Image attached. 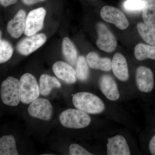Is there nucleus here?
I'll return each instance as SVG.
<instances>
[{
  "mask_svg": "<svg viewBox=\"0 0 155 155\" xmlns=\"http://www.w3.org/2000/svg\"><path fill=\"white\" fill-rule=\"evenodd\" d=\"M72 102L75 108L87 114H98L105 110L104 104L96 95L81 92L73 96Z\"/></svg>",
  "mask_w": 155,
  "mask_h": 155,
  "instance_id": "nucleus-1",
  "label": "nucleus"
},
{
  "mask_svg": "<svg viewBox=\"0 0 155 155\" xmlns=\"http://www.w3.org/2000/svg\"><path fill=\"white\" fill-rule=\"evenodd\" d=\"M59 120L64 127L80 129L87 127L91 122L88 114L78 109H69L60 114Z\"/></svg>",
  "mask_w": 155,
  "mask_h": 155,
  "instance_id": "nucleus-2",
  "label": "nucleus"
},
{
  "mask_svg": "<svg viewBox=\"0 0 155 155\" xmlns=\"http://www.w3.org/2000/svg\"><path fill=\"white\" fill-rule=\"evenodd\" d=\"M1 95L5 104L15 107L19 104L20 100V84L17 78L8 77L1 84Z\"/></svg>",
  "mask_w": 155,
  "mask_h": 155,
  "instance_id": "nucleus-3",
  "label": "nucleus"
},
{
  "mask_svg": "<svg viewBox=\"0 0 155 155\" xmlns=\"http://www.w3.org/2000/svg\"><path fill=\"white\" fill-rule=\"evenodd\" d=\"M20 100L24 104H31L38 98L39 86L35 78L30 73H25L21 76L20 81Z\"/></svg>",
  "mask_w": 155,
  "mask_h": 155,
  "instance_id": "nucleus-4",
  "label": "nucleus"
},
{
  "mask_svg": "<svg viewBox=\"0 0 155 155\" xmlns=\"http://www.w3.org/2000/svg\"><path fill=\"white\" fill-rule=\"evenodd\" d=\"M98 38L96 45L98 48L107 53L113 52L116 48L117 41L115 36L107 26L102 22L97 25Z\"/></svg>",
  "mask_w": 155,
  "mask_h": 155,
  "instance_id": "nucleus-5",
  "label": "nucleus"
},
{
  "mask_svg": "<svg viewBox=\"0 0 155 155\" xmlns=\"http://www.w3.org/2000/svg\"><path fill=\"white\" fill-rule=\"evenodd\" d=\"M101 16L106 22L113 23L121 30L128 27L129 22L127 17L121 10L112 6L103 7L101 11Z\"/></svg>",
  "mask_w": 155,
  "mask_h": 155,
  "instance_id": "nucleus-6",
  "label": "nucleus"
},
{
  "mask_svg": "<svg viewBox=\"0 0 155 155\" xmlns=\"http://www.w3.org/2000/svg\"><path fill=\"white\" fill-rule=\"evenodd\" d=\"M46 11L44 8H39L32 10L28 13L25 20L24 33L30 36L36 34L43 28Z\"/></svg>",
  "mask_w": 155,
  "mask_h": 155,
  "instance_id": "nucleus-7",
  "label": "nucleus"
},
{
  "mask_svg": "<svg viewBox=\"0 0 155 155\" xmlns=\"http://www.w3.org/2000/svg\"><path fill=\"white\" fill-rule=\"evenodd\" d=\"M28 113L34 118L48 121L52 116V106L46 99L37 98L31 103L28 107Z\"/></svg>",
  "mask_w": 155,
  "mask_h": 155,
  "instance_id": "nucleus-8",
  "label": "nucleus"
},
{
  "mask_svg": "<svg viewBox=\"0 0 155 155\" xmlns=\"http://www.w3.org/2000/svg\"><path fill=\"white\" fill-rule=\"evenodd\" d=\"M46 40L45 34L34 35L19 42L17 47V51L23 55H28L41 47Z\"/></svg>",
  "mask_w": 155,
  "mask_h": 155,
  "instance_id": "nucleus-9",
  "label": "nucleus"
},
{
  "mask_svg": "<svg viewBox=\"0 0 155 155\" xmlns=\"http://www.w3.org/2000/svg\"><path fill=\"white\" fill-rule=\"evenodd\" d=\"M136 83L140 91L150 92L154 87V77L152 71L145 67L141 66L137 69L135 75Z\"/></svg>",
  "mask_w": 155,
  "mask_h": 155,
  "instance_id": "nucleus-10",
  "label": "nucleus"
},
{
  "mask_svg": "<svg viewBox=\"0 0 155 155\" xmlns=\"http://www.w3.org/2000/svg\"><path fill=\"white\" fill-rule=\"evenodd\" d=\"M107 154L108 155H130L129 146L126 140L122 135H117L108 139Z\"/></svg>",
  "mask_w": 155,
  "mask_h": 155,
  "instance_id": "nucleus-11",
  "label": "nucleus"
},
{
  "mask_svg": "<svg viewBox=\"0 0 155 155\" xmlns=\"http://www.w3.org/2000/svg\"><path fill=\"white\" fill-rule=\"evenodd\" d=\"M100 89L108 100L116 101L119 99L120 94L116 81L110 75H104L99 81Z\"/></svg>",
  "mask_w": 155,
  "mask_h": 155,
  "instance_id": "nucleus-12",
  "label": "nucleus"
},
{
  "mask_svg": "<svg viewBox=\"0 0 155 155\" xmlns=\"http://www.w3.org/2000/svg\"><path fill=\"white\" fill-rule=\"evenodd\" d=\"M53 71L57 77L66 83L72 84L76 81V70L65 62H56L53 65Z\"/></svg>",
  "mask_w": 155,
  "mask_h": 155,
  "instance_id": "nucleus-13",
  "label": "nucleus"
},
{
  "mask_svg": "<svg viewBox=\"0 0 155 155\" xmlns=\"http://www.w3.org/2000/svg\"><path fill=\"white\" fill-rule=\"evenodd\" d=\"M25 20V11L20 10L15 14L14 18L8 22L7 30L13 38H19L24 32Z\"/></svg>",
  "mask_w": 155,
  "mask_h": 155,
  "instance_id": "nucleus-14",
  "label": "nucleus"
},
{
  "mask_svg": "<svg viewBox=\"0 0 155 155\" xmlns=\"http://www.w3.org/2000/svg\"><path fill=\"white\" fill-rule=\"evenodd\" d=\"M112 69L114 75L119 80L126 81L129 78L128 66L125 57L119 53H116L112 60Z\"/></svg>",
  "mask_w": 155,
  "mask_h": 155,
  "instance_id": "nucleus-15",
  "label": "nucleus"
},
{
  "mask_svg": "<svg viewBox=\"0 0 155 155\" xmlns=\"http://www.w3.org/2000/svg\"><path fill=\"white\" fill-rule=\"evenodd\" d=\"M89 66L93 69L108 72L112 69V61L110 58H101L97 53L90 52L86 57Z\"/></svg>",
  "mask_w": 155,
  "mask_h": 155,
  "instance_id": "nucleus-16",
  "label": "nucleus"
},
{
  "mask_svg": "<svg viewBox=\"0 0 155 155\" xmlns=\"http://www.w3.org/2000/svg\"><path fill=\"white\" fill-rule=\"evenodd\" d=\"M61 84L55 77L47 74H43L39 79V88L42 95L47 96L53 89L60 88Z\"/></svg>",
  "mask_w": 155,
  "mask_h": 155,
  "instance_id": "nucleus-17",
  "label": "nucleus"
},
{
  "mask_svg": "<svg viewBox=\"0 0 155 155\" xmlns=\"http://www.w3.org/2000/svg\"><path fill=\"white\" fill-rule=\"evenodd\" d=\"M62 51L67 61L72 66H75L78 59L77 51L75 45L69 38L65 37L63 39Z\"/></svg>",
  "mask_w": 155,
  "mask_h": 155,
  "instance_id": "nucleus-18",
  "label": "nucleus"
},
{
  "mask_svg": "<svg viewBox=\"0 0 155 155\" xmlns=\"http://www.w3.org/2000/svg\"><path fill=\"white\" fill-rule=\"evenodd\" d=\"M0 155H18L16 141L13 135L3 136L0 138Z\"/></svg>",
  "mask_w": 155,
  "mask_h": 155,
  "instance_id": "nucleus-19",
  "label": "nucleus"
},
{
  "mask_svg": "<svg viewBox=\"0 0 155 155\" xmlns=\"http://www.w3.org/2000/svg\"><path fill=\"white\" fill-rule=\"evenodd\" d=\"M134 54L136 59L139 61L147 59L155 60V46L139 44L134 48Z\"/></svg>",
  "mask_w": 155,
  "mask_h": 155,
  "instance_id": "nucleus-20",
  "label": "nucleus"
},
{
  "mask_svg": "<svg viewBox=\"0 0 155 155\" xmlns=\"http://www.w3.org/2000/svg\"><path fill=\"white\" fill-rule=\"evenodd\" d=\"M137 29L140 35L146 42L151 45H155V26L139 22Z\"/></svg>",
  "mask_w": 155,
  "mask_h": 155,
  "instance_id": "nucleus-21",
  "label": "nucleus"
},
{
  "mask_svg": "<svg viewBox=\"0 0 155 155\" xmlns=\"http://www.w3.org/2000/svg\"><path fill=\"white\" fill-rule=\"evenodd\" d=\"M142 17L144 23L155 26V0H143Z\"/></svg>",
  "mask_w": 155,
  "mask_h": 155,
  "instance_id": "nucleus-22",
  "label": "nucleus"
},
{
  "mask_svg": "<svg viewBox=\"0 0 155 155\" xmlns=\"http://www.w3.org/2000/svg\"><path fill=\"white\" fill-rule=\"evenodd\" d=\"M87 60L83 56H79L76 62V76L81 81H85L88 79L89 69Z\"/></svg>",
  "mask_w": 155,
  "mask_h": 155,
  "instance_id": "nucleus-23",
  "label": "nucleus"
},
{
  "mask_svg": "<svg viewBox=\"0 0 155 155\" xmlns=\"http://www.w3.org/2000/svg\"><path fill=\"white\" fill-rule=\"evenodd\" d=\"M13 48L9 42L1 39L0 63L3 64L10 60L13 54Z\"/></svg>",
  "mask_w": 155,
  "mask_h": 155,
  "instance_id": "nucleus-24",
  "label": "nucleus"
},
{
  "mask_svg": "<svg viewBox=\"0 0 155 155\" xmlns=\"http://www.w3.org/2000/svg\"><path fill=\"white\" fill-rule=\"evenodd\" d=\"M144 5L143 0H126L123 6L126 11L137 12L143 10Z\"/></svg>",
  "mask_w": 155,
  "mask_h": 155,
  "instance_id": "nucleus-25",
  "label": "nucleus"
},
{
  "mask_svg": "<svg viewBox=\"0 0 155 155\" xmlns=\"http://www.w3.org/2000/svg\"><path fill=\"white\" fill-rule=\"evenodd\" d=\"M69 153L71 155H92L82 147L77 144H72L69 147Z\"/></svg>",
  "mask_w": 155,
  "mask_h": 155,
  "instance_id": "nucleus-26",
  "label": "nucleus"
},
{
  "mask_svg": "<svg viewBox=\"0 0 155 155\" xmlns=\"http://www.w3.org/2000/svg\"><path fill=\"white\" fill-rule=\"evenodd\" d=\"M149 149L152 155H155V135L151 139L149 145Z\"/></svg>",
  "mask_w": 155,
  "mask_h": 155,
  "instance_id": "nucleus-27",
  "label": "nucleus"
},
{
  "mask_svg": "<svg viewBox=\"0 0 155 155\" xmlns=\"http://www.w3.org/2000/svg\"><path fill=\"white\" fill-rule=\"evenodd\" d=\"M17 0H0L1 5L5 7L14 5L17 3Z\"/></svg>",
  "mask_w": 155,
  "mask_h": 155,
  "instance_id": "nucleus-28",
  "label": "nucleus"
},
{
  "mask_svg": "<svg viewBox=\"0 0 155 155\" xmlns=\"http://www.w3.org/2000/svg\"><path fill=\"white\" fill-rule=\"evenodd\" d=\"M45 0H22V2L26 5H31L40 2H44Z\"/></svg>",
  "mask_w": 155,
  "mask_h": 155,
  "instance_id": "nucleus-29",
  "label": "nucleus"
}]
</instances>
